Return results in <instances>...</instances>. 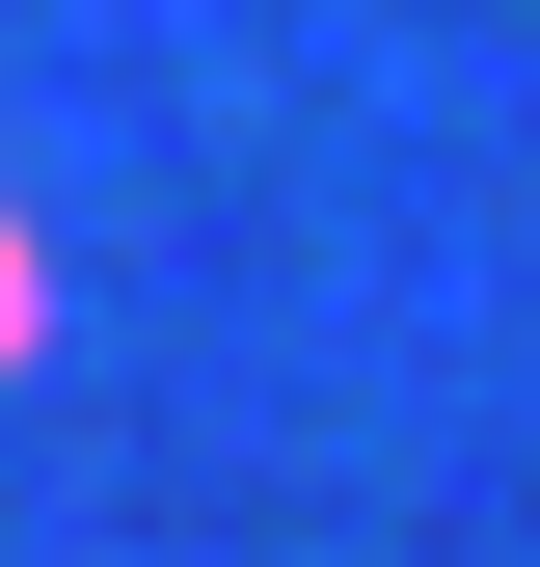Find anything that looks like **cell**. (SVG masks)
<instances>
[{
    "label": "cell",
    "instance_id": "1",
    "mask_svg": "<svg viewBox=\"0 0 540 567\" xmlns=\"http://www.w3.org/2000/svg\"><path fill=\"white\" fill-rule=\"evenodd\" d=\"M28 324H54V298H28V217H0V351H28Z\"/></svg>",
    "mask_w": 540,
    "mask_h": 567
}]
</instances>
